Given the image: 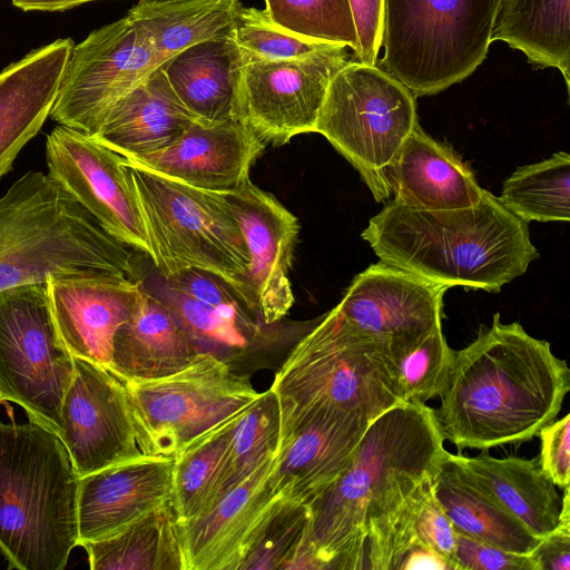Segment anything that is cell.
Masks as SVG:
<instances>
[{"mask_svg":"<svg viewBox=\"0 0 570 570\" xmlns=\"http://www.w3.org/2000/svg\"><path fill=\"white\" fill-rule=\"evenodd\" d=\"M433 409L400 403L374 419L340 476L307 504L287 570H364L370 527L432 479L445 452Z\"/></svg>","mask_w":570,"mask_h":570,"instance_id":"6da1fadb","label":"cell"},{"mask_svg":"<svg viewBox=\"0 0 570 570\" xmlns=\"http://www.w3.org/2000/svg\"><path fill=\"white\" fill-rule=\"evenodd\" d=\"M570 390V370L548 341L520 323L480 327L454 351L434 411L444 441L458 451L525 442L558 416Z\"/></svg>","mask_w":570,"mask_h":570,"instance_id":"7a4b0ae2","label":"cell"},{"mask_svg":"<svg viewBox=\"0 0 570 570\" xmlns=\"http://www.w3.org/2000/svg\"><path fill=\"white\" fill-rule=\"evenodd\" d=\"M528 223L483 189L468 208L420 210L390 200L361 236L381 262L450 287L500 292L538 249Z\"/></svg>","mask_w":570,"mask_h":570,"instance_id":"3957f363","label":"cell"},{"mask_svg":"<svg viewBox=\"0 0 570 570\" xmlns=\"http://www.w3.org/2000/svg\"><path fill=\"white\" fill-rule=\"evenodd\" d=\"M131 250L48 174L29 170L0 196V292L49 276L139 281Z\"/></svg>","mask_w":570,"mask_h":570,"instance_id":"277c9868","label":"cell"},{"mask_svg":"<svg viewBox=\"0 0 570 570\" xmlns=\"http://www.w3.org/2000/svg\"><path fill=\"white\" fill-rule=\"evenodd\" d=\"M79 480L52 430L0 422V552L10 569H65L78 546Z\"/></svg>","mask_w":570,"mask_h":570,"instance_id":"5b68a950","label":"cell"},{"mask_svg":"<svg viewBox=\"0 0 570 570\" xmlns=\"http://www.w3.org/2000/svg\"><path fill=\"white\" fill-rule=\"evenodd\" d=\"M269 389L281 412L278 450L321 410L341 409L373 421L403 403L390 343L336 306L295 344Z\"/></svg>","mask_w":570,"mask_h":570,"instance_id":"8992f818","label":"cell"},{"mask_svg":"<svg viewBox=\"0 0 570 570\" xmlns=\"http://www.w3.org/2000/svg\"><path fill=\"white\" fill-rule=\"evenodd\" d=\"M125 170L142 219L150 258L163 278L186 269L210 273L225 282L250 312L249 254L224 196L126 159Z\"/></svg>","mask_w":570,"mask_h":570,"instance_id":"52a82bcc","label":"cell"},{"mask_svg":"<svg viewBox=\"0 0 570 570\" xmlns=\"http://www.w3.org/2000/svg\"><path fill=\"white\" fill-rule=\"evenodd\" d=\"M500 0H384L376 65L415 97L461 82L483 62Z\"/></svg>","mask_w":570,"mask_h":570,"instance_id":"ba28073f","label":"cell"},{"mask_svg":"<svg viewBox=\"0 0 570 570\" xmlns=\"http://www.w3.org/2000/svg\"><path fill=\"white\" fill-rule=\"evenodd\" d=\"M415 98L377 65L355 59L330 82L315 132L358 171L377 203L390 199L387 169L419 122Z\"/></svg>","mask_w":570,"mask_h":570,"instance_id":"9c48e42d","label":"cell"},{"mask_svg":"<svg viewBox=\"0 0 570 570\" xmlns=\"http://www.w3.org/2000/svg\"><path fill=\"white\" fill-rule=\"evenodd\" d=\"M120 377V376H119ZM144 454L175 458L189 442L243 412L259 396L227 360L199 353L181 371L155 380L120 377Z\"/></svg>","mask_w":570,"mask_h":570,"instance_id":"30bf717a","label":"cell"},{"mask_svg":"<svg viewBox=\"0 0 570 570\" xmlns=\"http://www.w3.org/2000/svg\"><path fill=\"white\" fill-rule=\"evenodd\" d=\"M73 357L53 323L45 283L0 292L1 401L19 404L30 420L58 434Z\"/></svg>","mask_w":570,"mask_h":570,"instance_id":"8fae6325","label":"cell"},{"mask_svg":"<svg viewBox=\"0 0 570 570\" xmlns=\"http://www.w3.org/2000/svg\"><path fill=\"white\" fill-rule=\"evenodd\" d=\"M348 49L331 43L295 59L232 62L235 120L274 146L315 132L332 78L355 59Z\"/></svg>","mask_w":570,"mask_h":570,"instance_id":"7c38bea8","label":"cell"},{"mask_svg":"<svg viewBox=\"0 0 570 570\" xmlns=\"http://www.w3.org/2000/svg\"><path fill=\"white\" fill-rule=\"evenodd\" d=\"M164 63L127 14L73 45L50 118L94 135L109 109Z\"/></svg>","mask_w":570,"mask_h":570,"instance_id":"4fadbf2b","label":"cell"},{"mask_svg":"<svg viewBox=\"0 0 570 570\" xmlns=\"http://www.w3.org/2000/svg\"><path fill=\"white\" fill-rule=\"evenodd\" d=\"M73 362L58 436L79 478L145 456L124 381L100 364L76 356Z\"/></svg>","mask_w":570,"mask_h":570,"instance_id":"5bb4252c","label":"cell"},{"mask_svg":"<svg viewBox=\"0 0 570 570\" xmlns=\"http://www.w3.org/2000/svg\"><path fill=\"white\" fill-rule=\"evenodd\" d=\"M46 161L48 175L109 235L150 257L124 157L81 130L58 125L47 136Z\"/></svg>","mask_w":570,"mask_h":570,"instance_id":"9a60e30c","label":"cell"},{"mask_svg":"<svg viewBox=\"0 0 570 570\" xmlns=\"http://www.w3.org/2000/svg\"><path fill=\"white\" fill-rule=\"evenodd\" d=\"M220 194L247 245L249 309L258 323L271 325L282 320L294 303L289 272L298 220L274 195L250 180L236 190Z\"/></svg>","mask_w":570,"mask_h":570,"instance_id":"2e32d148","label":"cell"},{"mask_svg":"<svg viewBox=\"0 0 570 570\" xmlns=\"http://www.w3.org/2000/svg\"><path fill=\"white\" fill-rule=\"evenodd\" d=\"M448 289L380 261L353 278L336 307L358 327L387 341L393 357L441 324Z\"/></svg>","mask_w":570,"mask_h":570,"instance_id":"e0dca14e","label":"cell"},{"mask_svg":"<svg viewBox=\"0 0 570 570\" xmlns=\"http://www.w3.org/2000/svg\"><path fill=\"white\" fill-rule=\"evenodd\" d=\"M272 458L208 512L180 521L185 570H238L261 529L284 501L272 479Z\"/></svg>","mask_w":570,"mask_h":570,"instance_id":"ac0fdd59","label":"cell"},{"mask_svg":"<svg viewBox=\"0 0 570 570\" xmlns=\"http://www.w3.org/2000/svg\"><path fill=\"white\" fill-rule=\"evenodd\" d=\"M265 145L237 120L210 125L194 121L165 149L126 160L196 188L228 193L250 180V167Z\"/></svg>","mask_w":570,"mask_h":570,"instance_id":"d6986e66","label":"cell"},{"mask_svg":"<svg viewBox=\"0 0 570 570\" xmlns=\"http://www.w3.org/2000/svg\"><path fill=\"white\" fill-rule=\"evenodd\" d=\"M174 458L145 455L79 480L78 546L114 535L173 500Z\"/></svg>","mask_w":570,"mask_h":570,"instance_id":"ffe728a7","label":"cell"},{"mask_svg":"<svg viewBox=\"0 0 570 570\" xmlns=\"http://www.w3.org/2000/svg\"><path fill=\"white\" fill-rule=\"evenodd\" d=\"M371 422L341 409L316 412L278 450L271 472L276 492L289 502H312L344 471Z\"/></svg>","mask_w":570,"mask_h":570,"instance_id":"44dd1931","label":"cell"},{"mask_svg":"<svg viewBox=\"0 0 570 570\" xmlns=\"http://www.w3.org/2000/svg\"><path fill=\"white\" fill-rule=\"evenodd\" d=\"M139 282L47 278L46 292L53 323L73 356L110 366L115 333L131 314Z\"/></svg>","mask_w":570,"mask_h":570,"instance_id":"7402d4cb","label":"cell"},{"mask_svg":"<svg viewBox=\"0 0 570 570\" xmlns=\"http://www.w3.org/2000/svg\"><path fill=\"white\" fill-rule=\"evenodd\" d=\"M73 45L57 39L0 71V178L50 117Z\"/></svg>","mask_w":570,"mask_h":570,"instance_id":"603a6c76","label":"cell"},{"mask_svg":"<svg viewBox=\"0 0 570 570\" xmlns=\"http://www.w3.org/2000/svg\"><path fill=\"white\" fill-rule=\"evenodd\" d=\"M164 281L159 294L155 295L202 353L220 356L224 351H243L258 332L257 320L215 275L186 269Z\"/></svg>","mask_w":570,"mask_h":570,"instance_id":"cb8c5ba5","label":"cell"},{"mask_svg":"<svg viewBox=\"0 0 570 570\" xmlns=\"http://www.w3.org/2000/svg\"><path fill=\"white\" fill-rule=\"evenodd\" d=\"M387 180L395 203L420 210L475 206L482 196L473 171L417 122L390 165Z\"/></svg>","mask_w":570,"mask_h":570,"instance_id":"d4e9b609","label":"cell"},{"mask_svg":"<svg viewBox=\"0 0 570 570\" xmlns=\"http://www.w3.org/2000/svg\"><path fill=\"white\" fill-rule=\"evenodd\" d=\"M194 121L159 66L109 109L90 136L130 160L165 149Z\"/></svg>","mask_w":570,"mask_h":570,"instance_id":"484cf974","label":"cell"},{"mask_svg":"<svg viewBox=\"0 0 570 570\" xmlns=\"http://www.w3.org/2000/svg\"><path fill=\"white\" fill-rule=\"evenodd\" d=\"M199 353L166 305L139 282L131 314L115 333L108 368L122 379L155 380L181 371Z\"/></svg>","mask_w":570,"mask_h":570,"instance_id":"4316f807","label":"cell"},{"mask_svg":"<svg viewBox=\"0 0 570 570\" xmlns=\"http://www.w3.org/2000/svg\"><path fill=\"white\" fill-rule=\"evenodd\" d=\"M453 459L489 500L518 519L533 535L541 539L557 527L562 495L537 459H499L487 454H453Z\"/></svg>","mask_w":570,"mask_h":570,"instance_id":"83f0119b","label":"cell"},{"mask_svg":"<svg viewBox=\"0 0 570 570\" xmlns=\"http://www.w3.org/2000/svg\"><path fill=\"white\" fill-rule=\"evenodd\" d=\"M435 498L454 529L509 552L530 554L540 538L489 500L445 450L431 480Z\"/></svg>","mask_w":570,"mask_h":570,"instance_id":"f1b7e54d","label":"cell"},{"mask_svg":"<svg viewBox=\"0 0 570 570\" xmlns=\"http://www.w3.org/2000/svg\"><path fill=\"white\" fill-rule=\"evenodd\" d=\"M91 570H185L173 500L108 538L80 544Z\"/></svg>","mask_w":570,"mask_h":570,"instance_id":"f546056e","label":"cell"},{"mask_svg":"<svg viewBox=\"0 0 570 570\" xmlns=\"http://www.w3.org/2000/svg\"><path fill=\"white\" fill-rule=\"evenodd\" d=\"M530 63L561 71L570 89V0H500L491 32Z\"/></svg>","mask_w":570,"mask_h":570,"instance_id":"4dcf8cb0","label":"cell"},{"mask_svg":"<svg viewBox=\"0 0 570 570\" xmlns=\"http://www.w3.org/2000/svg\"><path fill=\"white\" fill-rule=\"evenodd\" d=\"M242 6L239 0H138L127 16L165 62L195 45L226 39Z\"/></svg>","mask_w":570,"mask_h":570,"instance_id":"1f68e13d","label":"cell"},{"mask_svg":"<svg viewBox=\"0 0 570 570\" xmlns=\"http://www.w3.org/2000/svg\"><path fill=\"white\" fill-rule=\"evenodd\" d=\"M161 68L179 101L203 124L235 120L232 57L226 39L195 45Z\"/></svg>","mask_w":570,"mask_h":570,"instance_id":"d6a6232c","label":"cell"},{"mask_svg":"<svg viewBox=\"0 0 570 570\" xmlns=\"http://www.w3.org/2000/svg\"><path fill=\"white\" fill-rule=\"evenodd\" d=\"M244 411L199 435L174 458L173 503L179 521L205 514L220 500L235 425Z\"/></svg>","mask_w":570,"mask_h":570,"instance_id":"836d02e7","label":"cell"},{"mask_svg":"<svg viewBox=\"0 0 570 570\" xmlns=\"http://www.w3.org/2000/svg\"><path fill=\"white\" fill-rule=\"evenodd\" d=\"M500 202L525 223L570 218V156L558 151L548 159L517 168L503 183Z\"/></svg>","mask_w":570,"mask_h":570,"instance_id":"e575fe53","label":"cell"},{"mask_svg":"<svg viewBox=\"0 0 570 570\" xmlns=\"http://www.w3.org/2000/svg\"><path fill=\"white\" fill-rule=\"evenodd\" d=\"M279 436L278 400L268 389L244 411L235 425L229 469L222 498L261 464L277 455Z\"/></svg>","mask_w":570,"mask_h":570,"instance_id":"d590c367","label":"cell"},{"mask_svg":"<svg viewBox=\"0 0 570 570\" xmlns=\"http://www.w3.org/2000/svg\"><path fill=\"white\" fill-rule=\"evenodd\" d=\"M226 41L232 62L295 59L331 45L291 32L274 22L264 9L244 6L240 7Z\"/></svg>","mask_w":570,"mask_h":570,"instance_id":"8d00e7d4","label":"cell"},{"mask_svg":"<svg viewBox=\"0 0 570 570\" xmlns=\"http://www.w3.org/2000/svg\"><path fill=\"white\" fill-rule=\"evenodd\" d=\"M269 18L301 37L348 47L357 40L348 0H264Z\"/></svg>","mask_w":570,"mask_h":570,"instance_id":"74e56055","label":"cell"},{"mask_svg":"<svg viewBox=\"0 0 570 570\" xmlns=\"http://www.w3.org/2000/svg\"><path fill=\"white\" fill-rule=\"evenodd\" d=\"M453 350L442 332L433 327L425 336L393 356L403 402L426 404L439 395Z\"/></svg>","mask_w":570,"mask_h":570,"instance_id":"f35d334b","label":"cell"},{"mask_svg":"<svg viewBox=\"0 0 570 570\" xmlns=\"http://www.w3.org/2000/svg\"><path fill=\"white\" fill-rule=\"evenodd\" d=\"M308 507L284 500L248 547L238 570H286L308 525Z\"/></svg>","mask_w":570,"mask_h":570,"instance_id":"ab89813d","label":"cell"},{"mask_svg":"<svg viewBox=\"0 0 570 570\" xmlns=\"http://www.w3.org/2000/svg\"><path fill=\"white\" fill-rule=\"evenodd\" d=\"M431 480L416 488L370 527L364 570H397L403 557L417 541L416 519Z\"/></svg>","mask_w":570,"mask_h":570,"instance_id":"60d3db41","label":"cell"},{"mask_svg":"<svg viewBox=\"0 0 570 570\" xmlns=\"http://www.w3.org/2000/svg\"><path fill=\"white\" fill-rule=\"evenodd\" d=\"M455 561L459 570H534L529 554L505 551L456 530Z\"/></svg>","mask_w":570,"mask_h":570,"instance_id":"b9f144b4","label":"cell"},{"mask_svg":"<svg viewBox=\"0 0 570 570\" xmlns=\"http://www.w3.org/2000/svg\"><path fill=\"white\" fill-rule=\"evenodd\" d=\"M416 540L446 559L454 570H459L455 561V530L435 498L431 482L417 514Z\"/></svg>","mask_w":570,"mask_h":570,"instance_id":"7bdbcfd3","label":"cell"},{"mask_svg":"<svg viewBox=\"0 0 570 570\" xmlns=\"http://www.w3.org/2000/svg\"><path fill=\"white\" fill-rule=\"evenodd\" d=\"M537 435L540 439V453L537 458L540 469L556 487H569L570 414L546 425Z\"/></svg>","mask_w":570,"mask_h":570,"instance_id":"ee69618b","label":"cell"},{"mask_svg":"<svg viewBox=\"0 0 570 570\" xmlns=\"http://www.w3.org/2000/svg\"><path fill=\"white\" fill-rule=\"evenodd\" d=\"M529 556L534 564V570H570L569 487L563 489L557 527L540 539Z\"/></svg>","mask_w":570,"mask_h":570,"instance_id":"f6af8a7d","label":"cell"},{"mask_svg":"<svg viewBox=\"0 0 570 570\" xmlns=\"http://www.w3.org/2000/svg\"><path fill=\"white\" fill-rule=\"evenodd\" d=\"M357 47L355 60L376 65L381 49L384 0H348Z\"/></svg>","mask_w":570,"mask_h":570,"instance_id":"bcb514c9","label":"cell"},{"mask_svg":"<svg viewBox=\"0 0 570 570\" xmlns=\"http://www.w3.org/2000/svg\"><path fill=\"white\" fill-rule=\"evenodd\" d=\"M454 570L446 559L416 541L403 557L397 570Z\"/></svg>","mask_w":570,"mask_h":570,"instance_id":"7dc6e473","label":"cell"},{"mask_svg":"<svg viewBox=\"0 0 570 570\" xmlns=\"http://www.w3.org/2000/svg\"><path fill=\"white\" fill-rule=\"evenodd\" d=\"M97 0H11L22 11H66L80 4Z\"/></svg>","mask_w":570,"mask_h":570,"instance_id":"c3c4849f","label":"cell"},{"mask_svg":"<svg viewBox=\"0 0 570 570\" xmlns=\"http://www.w3.org/2000/svg\"><path fill=\"white\" fill-rule=\"evenodd\" d=\"M0 402H1V399H0Z\"/></svg>","mask_w":570,"mask_h":570,"instance_id":"681fc988","label":"cell"}]
</instances>
